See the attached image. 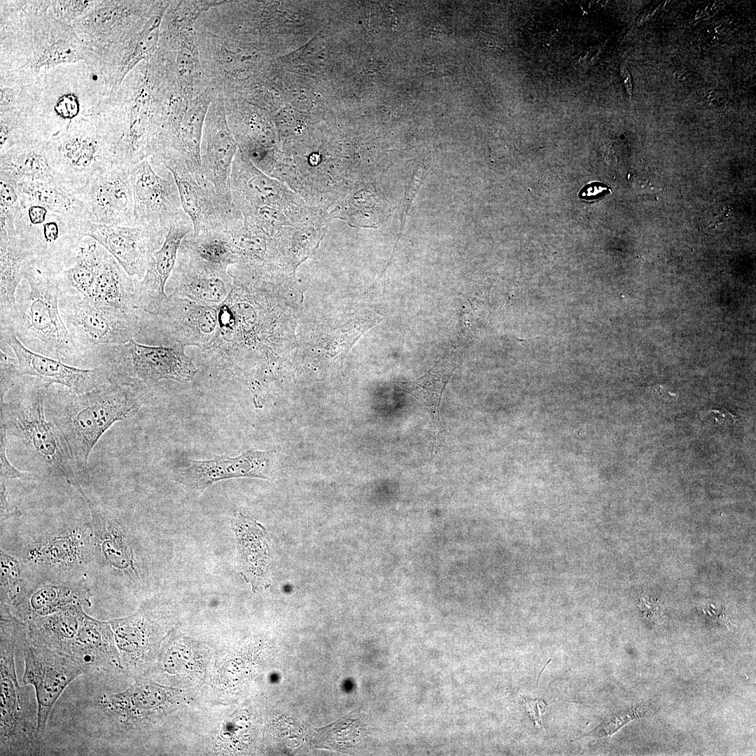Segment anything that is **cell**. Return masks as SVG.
<instances>
[{
  "label": "cell",
  "instance_id": "obj_6",
  "mask_svg": "<svg viewBox=\"0 0 756 756\" xmlns=\"http://www.w3.org/2000/svg\"><path fill=\"white\" fill-rule=\"evenodd\" d=\"M185 347L179 343L148 345L132 338L121 344L95 346L85 359L102 367L109 382L142 396L162 380L188 383L194 379L198 369L186 354Z\"/></svg>",
  "mask_w": 756,
  "mask_h": 756
},
{
  "label": "cell",
  "instance_id": "obj_20",
  "mask_svg": "<svg viewBox=\"0 0 756 756\" xmlns=\"http://www.w3.org/2000/svg\"><path fill=\"white\" fill-rule=\"evenodd\" d=\"M169 1H160L147 22L132 31L99 55V71L106 95L114 92L139 63L149 60L160 41V27Z\"/></svg>",
  "mask_w": 756,
  "mask_h": 756
},
{
  "label": "cell",
  "instance_id": "obj_14",
  "mask_svg": "<svg viewBox=\"0 0 756 756\" xmlns=\"http://www.w3.org/2000/svg\"><path fill=\"white\" fill-rule=\"evenodd\" d=\"M135 223L165 239L171 225L186 214L172 172L148 158L130 168Z\"/></svg>",
  "mask_w": 756,
  "mask_h": 756
},
{
  "label": "cell",
  "instance_id": "obj_2",
  "mask_svg": "<svg viewBox=\"0 0 756 756\" xmlns=\"http://www.w3.org/2000/svg\"><path fill=\"white\" fill-rule=\"evenodd\" d=\"M172 97L150 59L139 63L117 90L104 96L97 115L110 139L115 164L132 167L148 158Z\"/></svg>",
  "mask_w": 756,
  "mask_h": 756
},
{
  "label": "cell",
  "instance_id": "obj_11",
  "mask_svg": "<svg viewBox=\"0 0 756 756\" xmlns=\"http://www.w3.org/2000/svg\"><path fill=\"white\" fill-rule=\"evenodd\" d=\"M20 197L21 209L15 220L16 232L34 253V265L63 271L74 262L85 238L83 226L87 221Z\"/></svg>",
  "mask_w": 756,
  "mask_h": 756
},
{
  "label": "cell",
  "instance_id": "obj_29",
  "mask_svg": "<svg viewBox=\"0 0 756 756\" xmlns=\"http://www.w3.org/2000/svg\"><path fill=\"white\" fill-rule=\"evenodd\" d=\"M172 293L206 304H219L230 294L232 279L227 272H216L195 262L178 249L169 279Z\"/></svg>",
  "mask_w": 756,
  "mask_h": 756
},
{
  "label": "cell",
  "instance_id": "obj_37",
  "mask_svg": "<svg viewBox=\"0 0 756 756\" xmlns=\"http://www.w3.org/2000/svg\"><path fill=\"white\" fill-rule=\"evenodd\" d=\"M13 186L21 197L52 211L91 221L90 214L79 192L57 181L22 183Z\"/></svg>",
  "mask_w": 756,
  "mask_h": 756
},
{
  "label": "cell",
  "instance_id": "obj_16",
  "mask_svg": "<svg viewBox=\"0 0 756 756\" xmlns=\"http://www.w3.org/2000/svg\"><path fill=\"white\" fill-rule=\"evenodd\" d=\"M90 524L74 526L33 542L24 551L22 562L31 570L44 573L46 579L71 580L86 567L95 552Z\"/></svg>",
  "mask_w": 756,
  "mask_h": 756
},
{
  "label": "cell",
  "instance_id": "obj_18",
  "mask_svg": "<svg viewBox=\"0 0 756 756\" xmlns=\"http://www.w3.org/2000/svg\"><path fill=\"white\" fill-rule=\"evenodd\" d=\"M238 145L230 129L225 104L215 99L208 109L200 146V175L215 188L220 198L234 207L230 191L232 167Z\"/></svg>",
  "mask_w": 756,
  "mask_h": 756
},
{
  "label": "cell",
  "instance_id": "obj_34",
  "mask_svg": "<svg viewBox=\"0 0 756 756\" xmlns=\"http://www.w3.org/2000/svg\"><path fill=\"white\" fill-rule=\"evenodd\" d=\"M80 495L86 502L92 517L94 548L103 561L120 572H136L134 559L128 541L120 526L85 495Z\"/></svg>",
  "mask_w": 756,
  "mask_h": 756
},
{
  "label": "cell",
  "instance_id": "obj_17",
  "mask_svg": "<svg viewBox=\"0 0 756 756\" xmlns=\"http://www.w3.org/2000/svg\"><path fill=\"white\" fill-rule=\"evenodd\" d=\"M160 2L97 0L92 10L73 27L79 38L99 56L105 48L145 24Z\"/></svg>",
  "mask_w": 756,
  "mask_h": 756
},
{
  "label": "cell",
  "instance_id": "obj_42",
  "mask_svg": "<svg viewBox=\"0 0 756 756\" xmlns=\"http://www.w3.org/2000/svg\"><path fill=\"white\" fill-rule=\"evenodd\" d=\"M40 78L0 74V112L33 110L37 103Z\"/></svg>",
  "mask_w": 756,
  "mask_h": 756
},
{
  "label": "cell",
  "instance_id": "obj_40",
  "mask_svg": "<svg viewBox=\"0 0 756 756\" xmlns=\"http://www.w3.org/2000/svg\"><path fill=\"white\" fill-rule=\"evenodd\" d=\"M31 573L22 561L1 552V615L11 614V608L34 582Z\"/></svg>",
  "mask_w": 756,
  "mask_h": 756
},
{
  "label": "cell",
  "instance_id": "obj_35",
  "mask_svg": "<svg viewBox=\"0 0 756 756\" xmlns=\"http://www.w3.org/2000/svg\"><path fill=\"white\" fill-rule=\"evenodd\" d=\"M82 605L69 606L25 624L31 643L67 655L85 615Z\"/></svg>",
  "mask_w": 756,
  "mask_h": 756
},
{
  "label": "cell",
  "instance_id": "obj_12",
  "mask_svg": "<svg viewBox=\"0 0 756 756\" xmlns=\"http://www.w3.org/2000/svg\"><path fill=\"white\" fill-rule=\"evenodd\" d=\"M59 311L69 333L83 354L99 346L121 344L141 331L139 311L127 312L99 305L61 286Z\"/></svg>",
  "mask_w": 756,
  "mask_h": 756
},
{
  "label": "cell",
  "instance_id": "obj_36",
  "mask_svg": "<svg viewBox=\"0 0 756 756\" xmlns=\"http://www.w3.org/2000/svg\"><path fill=\"white\" fill-rule=\"evenodd\" d=\"M88 299L95 304L127 312L137 311L134 304V278L103 247L98 274Z\"/></svg>",
  "mask_w": 756,
  "mask_h": 756
},
{
  "label": "cell",
  "instance_id": "obj_4",
  "mask_svg": "<svg viewBox=\"0 0 756 756\" xmlns=\"http://www.w3.org/2000/svg\"><path fill=\"white\" fill-rule=\"evenodd\" d=\"M50 385L40 379L22 377L1 400V428L7 439L19 442L43 471L64 479L74 488L81 486L80 477L60 431L46 414Z\"/></svg>",
  "mask_w": 756,
  "mask_h": 756
},
{
  "label": "cell",
  "instance_id": "obj_46",
  "mask_svg": "<svg viewBox=\"0 0 756 756\" xmlns=\"http://www.w3.org/2000/svg\"><path fill=\"white\" fill-rule=\"evenodd\" d=\"M0 440V461H1V481L6 482L11 479H33V475L28 472H21L15 468L9 461L6 456V447L8 439L4 428H1Z\"/></svg>",
  "mask_w": 756,
  "mask_h": 756
},
{
  "label": "cell",
  "instance_id": "obj_41",
  "mask_svg": "<svg viewBox=\"0 0 756 756\" xmlns=\"http://www.w3.org/2000/svg\"><path fill=\"white\" fill-rule=\"evenodd\" d=\"M47 141L31 111L0 112V153L22 144Z\"/></svg>",
  "mask_w": 756,
  "mask_h": 756
},
{
  "label": "cell",
  "instance_id": "obj_15",
  "mask_svg": "<svg viewBox=\"0 0 756 756\" xmlns=\"http://www.w3.org/2000/svg\"><path fill=\"white\" fill-rule=\"evenodd\" d=\"M18 645L24 662L22 682L33 687L37 703V731L43 739L53 705L66 687L85 670L69 656L36 645L26 637V628Z\"/></svg>",
  "mask_w": 756,
  "mask_h": 756
},
{
  "label": "cell",
  "instance_id": "obj_27",
  "mask_svg": "<svg viewBox=\"0 0 756 756\" xmlns=\"http://www.w3.org/2000/svg\"><path fill=\"white\" fill-rule=\"evenodd\" d=\"M67 655L85 673L123 671L109 622L97 620L86 613Z\"/></svg>",
  "mask_w": 756,
  "mask_h": 756
},
{
  "label": "cell",
  "instance_id": "obj_45",
  "mask_svg": "<svg viewBox=\"0 0 756 756\" xmlns=\"http://www.w3.org/2000/svg\"><path fill=\"white\" fill-rule=\"evenodd\" d=\"M1 371V400L4 399L7 393L11 390L24 376L20 374L18 361L0 349Z\"/></svg>",
  "mask_w": 756,
  "mask_h": 756
},
{
  "label": "cell",
  "instance_id": "obj_44",
  "mask_svg": "<svg viewBox=\"0 0 756 756\" xmlns=\"http://www.w3.org/2000/svg\"><path fill=\"white\" fill-rule=\"evenodd\" d=\"M97 0H52L50 9L64 22L74 25L89 14Z\"/></svg>",
  "mask_w": 756,
  "mask_h": 756
},
{
  "label": "cell",
  "instance_id": "obj_43",
  "mask_svg": "<svg viewBox=\"0 0 756 756\" xmlns=\"http://www.w3.org/2000/svg\"><path fill=\"white\" fill-rule=\"evenodd\" d=\"M224 1H169L163 16L160 33L176 34L194 28L202 14Z\"/></svg>",
  "mask_w": 756,
  "mask_h": 756
},
{
  "label": "cell",
  "instance_id": "obj_33",
  "mask_svg": "<svg viewBox=\"0 0 756 756\" xmlns=\"http://www.w3.org/2000/svg\"><path fill=\"white\" fill-rule=\"evenodd\" d=\"M36 257L16 234L0 237V326L6 325L16 306L18 288Z\"/></svg>",
  "mask_w": 756,
  "mask_h": 756
},
{
  "label": "cell",
  "instance_id": "obj_28",
  "mask_svg": "<svg viewBox=\"0 0 756 756\" xmlns=\"http://www.w3.org/2000/svg\"><path fill=\"white\" fill-rule=\"evenodd\" d=\"M77 604L90 606V594L85 586L76 581L46 579L43 582H34L11 608L10 613L26 624L36 617Z\"/></svg>",
  "mask_w": 756,
  "mask_h": 756
},
{
  "label": "cell",
  "instance_id": "obj_39",
  "mask_svg": "<svg viewBox=\"0 0 756 756\" xmlns=\"http://www.w3.org/2000/svg\"><path fill=\"white\" fill-rule=\"evenodd\" d=\"M102 246L85 237L78 248L71 265L61 274V286L88 298L98 274Z\"/></svg>",
  "mask_w": 756,
  "mask_h": 756
},
{
  "label": "cell",
  "instance_id": "obj_19",
  "mask_svg": "<svg viewBox=\"0 0 756 756\" xmlns=\"http://www.w3.org/2000/svg\"><path fill=\"white\" fill-rule=\"evenodd\" d=\"M0 344L14 352L20 374L37 378L50 385H59L81 393L109 382L101 366L80 368L35 352L25 346L10 326H0Z\"/></svg>",
  "mask_w": 756,
  "mask_h": 756
},
{
  "label": "cell",
  "instance_id": "obj_9",
  "mask_svg": "<svg viewBox=\"0 0 756 756\" xmlns=\"http://www.w3.org/2000/svg\"><path fill=\"white\" fill-rule=\"evenodd\" d=\"M48 145L57 181L78 192L115 164L110 139L97 114L71 123Z\"/></svg>",
  "mask_w": 756,
  "mask_h": 756
},
{
  "label": "cell",
  "instance_id": "obj_30",
  "mask_svg": "<svg viewBox=\"0 0 756 756\" xmlns=\"http://www.w3.org/2000/svg\"><path fill=\"white\" fill-rule=\"evenodd\" d=\"M231 524L236 536L237 559L241 575L253 590L259 587L267 588L272 582L269 575L270 550L265 528L240 512L234 514Z\"/></svg>",
  "mask_w": 756,
  "mask_h": 756
},
{
  "label": "cell",
  "instance_id": "obj_8",
  "mask_svg": "<svg viewBox=\"0 0 756 756\" xmlns=\"http://www.w3.org/2000/svg\"><path fill=\"white\" fill-rule=\"evenodd\" d=\"M21 634L13 621L1 622L0 636V755H35L43 739L37 731V703L29 685H19L14 652Z\"/></svg>",
  "mask_w": 756,
  "mask_h": 756
},
{
  "label": "cell",
  "instance_id": "obj_3",
  "mask_svg": "<svg viewBox=\"0 0 756 756\" xmlns=\"http://www.w3.org/2000/svg\"><path fill=\"white\" fill-rule=\"evenodd\" d=\"M140 398L132 388L111 382L81 393L49 386L46 416L64 437L80 477H88L90 455L104 433L139 412Z\"/></svg>",
  "mask_w": 756,
  "mask_h": 756
},
{
  "label": "cell",
  "instance_id": "obj_26",
  "mask_svg": "<svg viewBox=\"0 0 756 756\" xmlns=\"http://www.w3.org/2000/svg\"><path fill=\"white\" fill-rule=\"evenodd\" d=\"M156 52L171 74L181 98L192 99L209 87L200 61L195 27L172 35L160 34Z\"/></svg>",
  "mask_w": 756,
  "mask_h": 756
},
{
  "label": "cell",
  "instance_id": "obj_10",
  "mask_svg": "<svg viewBox=\"0 0 756 756\" xmlns=\"http://www.w3.org/2000/svg\"><path fill=\"white\" fill-rule=\"evenodd\" d=\"M217 92L208 87L186 100L176 97L170 103L166 120L148 159L153 166H164L172 173L200 176V146L205 118Z\"/></svg>",
  "mask_w": 756,
  "mask_h": 756
},
{
  "label": "cell",
  "instance_id": "obj_32",
  "mask_svg": "<svg viewBox=\"0 0 756 756\" xmlns=\"http://www.w3.org/2000/svg\"><path fill=\"white\" fill-rule=\"evenodd\" d=\"M0 177L13 186L57 181L48 141L24 143L1 153Z\"/></svg>",
  "mask_w": 756,
  "mask_h": 756
},
{
  "label": "cell",
  "instance_id": "obj_21",
  "mask_svg": "<svg viewBox=\"0 0 756 756\" xmlns=\"http://www.w3.org/2000/svg\"><path fill=\"white\" fill-rule=\"evenodd\" d=\"M130 168L113 164L79 192L91 222L107 225H135Z\"/></svg>",
  "mask_w": 756,
  "mask_h": 756
},
{
  "label": "cell",
  "instance_id": "obj_49",
  "mask_svg": "<svg viewBox=\"0 0 756 756\" xmlns=\"http://www.w3.org/2000/svg\"><path fill=\"white\" fill-rule=\"evenodd\" d=\"M610 188L601 182H592L585 185L579 192L578 197L584 200H594L602 197Z\"/></svg>",
  "mask_w": 756,
  "mask_h": 756
},
{
  "label": "cell",
  "instance_id": "obj_7",
  "mask_svg": "<svg viewBox=\"0 0 756 756\" xmlns=\"http://www.w3.org/2000/svg\"><path fill=\"white\" fill-rule=\"evenodd\" d=\"M105 94L99 69L85 62L61 64L41 76L32 113L49 141L71 123L97 114Z\"/></svg>",
  "mask_w": 756,
  "mask_h": 756
},
{
  "label": "cell",
  "instance_id": "obj_25",
  "mask_svg": "<svg viewBox=\"0 0 756 756\" xmlns=\"http://www.w3.org/2000/svg\"><path fill=\"white\" fill-rule=\"evenodd\" d=\"M179 191L182 206L193 225V233L225 231L243 218L234 206L225 204L214 186L201 175L172 173Z\"/></svg>",
  "mask_w": 756,
  "mask_h": 756
},
{
  "label": "cell",
  "instance_id": "obj_48",
  "mask_svg": "<svg viewBox=\"0 0 756 756\" xmlns=\"http://www.w3.org/2000/svg\"><path fill=\"white\" fill-rule=\"evenodd\" d=\"M522 697L528 715L533 720L534 725L540 728L542 726L541 715L546 710V704L542 699H529L522 696Z\"/></svg>",
  "mask_w": 756,
  "mask_h": 756
},
{
  "label": "cell",
  "instance_id": "obj_5",
  "mask_svg": "<svg viewBox=\"0 0 756 756\" xmlns=\"http://www.w3.org/2000/svg\"><path fill=\"white\" fill-rule=\"evenodd\" d=\"M62 272L30 266L18 288L15 311L4 326L35 352L67 364L83 363L59 311Z\"/></svg>",
  "mask_w": 756,
  "mask_h": 756
},
{
  "label": "cell",
  "instance_id": "obj_31",
  "mask_svg": "<svg viewBox=\"0 0 756 756\" xmlns=\"http://www.w3.org/2000/svg\"><path fill=\"white\" fill-rule=\"evenodd\" d=\"M123 670L141 675L152 659L157 645L154 622L144 612L108 621Z\"/></svg>",
  "mask_w": 756,
  "mask_h": 756
},
{
  "label": "cell",
  "instance_id": "obj_13",
  "mask_svg": "<svg viewBox=\"0 0 756 756\" xmlns=\"http://www.w3.org/2000/svg\"><path fill=\"white\" fill-rule=\"evenodd\" d=\"M139 312V335L155 332L160 336L162 345L179 343L203 349L218 328V304L200 303L172 293L156 314Z\"/></svg>",
  "mask_w": 756,
  "mask_h": 756
},
{
  "label": "cell",
  "instance_id": "obj_38",
  "mask_svg": "<svg viewBox=\"0 0 756 756\" xmlns=\"http://www.w3.org/2000/svg\"><path fill=\"white\" fill-rule=\"evenodd\" d=\"M179 250L201 266L216 272H227L237 257L226 231H209L183 239Z\"/></svg>",
  "mask_w": 756,
  "mask_h": 756
},
{
  "label": "cell",
  "instance_id": "obj_23",
  "mask_svg": "<svg viewBox=\"0 0 756 756\" xmlns=\"http://www.w3.org/2000/svg\"><path fill=\"white\" fill-rule=\"evenodd\" d=\"M274 450L248 449L240 455L216 456L209 460H190L189 465L179 470L177 480L188 489L202 491L223 479L252 477L270 479Z\"/></svg>",
  "mask_w": 756,
  "mask_h": 756
},
{
  "label": "cell",
  "instance_id": "obj_1",
  "mask_svg": "<svg viewBox=\"0 0 756 756\" xmlns=\"http://www.w3.org/2000/svg\"><path fill=\"white\" fill-rule=\"evenodd\" d=\"M80 62L99 69V57L54 14L50 1H0V74L39 78Z\"/></svg>",
  "mask_w": 756,
  "mask_h": 756
},
{
  "label": "cell",
  "instance_id": "obj_50",
  "mask_svg": "<svg viewBox=\"0 0 756 756\" xmlns=\"http://www.w3.org/2000/svg\"><path fill=\"white\" fill-rule=\"evenodd\" d=\"M6 482H1V521L9 517L20 515V512L17 507L12 505L8 498L6 492Z\"/></svg>",
  "mask_w": 756,
  "mask_h": 756
},
{
  "label": "cell",
  "instance_id": "obj_22",
  "mask_svg": "<svg viewBox=\"0 0 756 756\" xmlns=\"http://www.w3.org/2000/svg\"><path fill=\"white\" fill-rule=\"evenodd\" d=\"M83 235L104 248L132 277L141 280L151 255L164 240L140 225H107L87 221Z\"/></svg>",
  "mask_w": 756,
  "mask_h": 756
},
{
  "label": "cell",
  "instance_id": "obj_24",
  "mask_svg": "<svg viewBox=\"0 0 756 756\" xmlns=\"http://www.w3.org/2000/svg\"><path fill=\"white\" fill-rule=\"evenodd\" d=\"M193 231V225L186 214L170 226L160 248L154 252L141 280L134 278L136 309L155 314L168 298L165 286L175 267L178 249L184 237Z\"/></svg>",
  "mask_w": 756,
  "mask_h": 756
},
{
  "label": "cell",
  "instance_id": "obj_47",
  "mask_svg": "<svg viewBox=\"0 0 756 756\" xmlns=\"http://www.w3.org/2000/svg\"><path fill=\"white\" fill-rule=\"evenodd\" d=\"M638 607L643 616L653 623L657 624L664 620L666 608L657 598L650 596H642Z\"/></svg>",
  "mask_w": 756,
  "mask_h": 756
}]
</instances>
